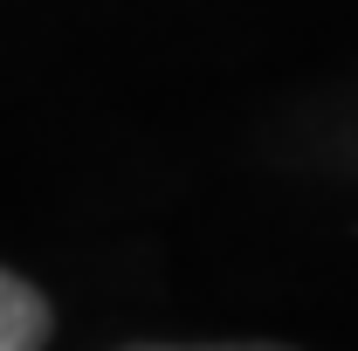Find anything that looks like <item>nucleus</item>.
Masks as SVG:
<instances>
[{"instance_id":"obj_2","label":"nucleus","mask_w":358,"mask_h":351,"mask_svg":"<svg viewBox=\"0 0 358 351\" xmlns=\"http://www.w3.org/2000/svg\"><path fill=\"white\" fill-rule=\"evenodd\" d=\"M124 351H289V345H124Z\"/></svg>"},{"instance_id":"obj_1","label":"nucleus","mask_w":358,"mask_h":351,"mask_svg":"<svg viewBox=\"0 0 358 351\" xmlns=\"http://www.w3.org/2000/svg\"><path fill=\"white\" fill-rule=\"evenodd\" d=\"M48 331H55L48 296L28 275L0 268V351H48Z\"/></svg>"}]
</instances>
